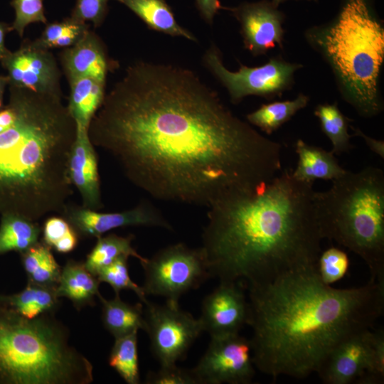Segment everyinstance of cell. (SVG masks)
Segmentation results:
<instances>
[{"mask_svg":"<svg viewBox=\"0 0 384 384\" xmlns=\"http://www.w3.org/2000/svg\"><path fill=\"white\" fill-rule=\"evenodd\" d=\"M314 114L319 120L322 132L331 141L334 154L347 153L353 149L350 142L352 136L348 133L352 120L341 112L337 102L318 105Z\"/></svg>","mask_w":384,"mask_h":384,"instance_id":"obj_29","label":"cell"},{"mask_svg":"<svg viewBox=\"0 0 384 384\" xmlns=\"http://www.w3.org/2000/svg\"><path fill=\"white\" fill-rule=\"evenodd\" d=\"M147 384H198L192 370L183 369L174 365L161 366L155 372L148 373Z\"/></svg>","mask_w":384,"mask_h":384,"instance_id":"obj_36","label":"cell"},{"mask_svg":"<svg viewBox=\"0 0 384 384\" xmlns=\"http://www.w3.org/2000/svg\"><path fill=\"white\" fill-rule=\"evenodd\" d=\"M272 2L245 3L230 9L241 26L245 48L253 55L265 54L282 46L284 15Z\"/></svg>","mask_w":384,"mask_h":384,"instance_id":"obj_16","label":"cell"},{"mask_svg":"<svg viewBox=\"0 0 384 384\" xmlns=\"http://www.w3.org/2000/svg\"><path fill=\"white\" fill-rule=\"evenodd\" d=\"M133 238V235L123 237L114 233L97 238L95 245L87 255L85 267L96 276L101 269L122 256L136 257L140 263L146 261V258L132 246Z\"/></svg>","mask_w":384,"mask_h":384,"instance_id":"obj_27","label":"cell"},{"mask_svg":"<svg viewBox=\"0 0 384 384\" xmlns=\"http://www.w3.org/2000/svg\"><path fill=\"white\" fill-rule=\"evenodd\" d=\"M127 257L117 258L112 263L101 269L96 274L100 282L109 284L115 294H119L122 290L134 292L142 302L146 304L148 300L142 287L134 282L129 273Z\"/></svg>","mask_w":384,"mask_h":384,"instance_id":"obj_33","label":"cell"},{"mask_svg":"<svg viewBox=\"0 0 384 384\" xmlns=\"http://www.w3.org/2000/svg\"><path fill=\"white\" fill-rule=\"evenodd\" d=\"M354 132V135L361 137L368 148L373 153L379 156L381 159H384V142L370 137L364 134L359 128L350 126Z\"/></svg>","mask_w":384,"mask_h":384,"instance_id":"obj_39","label":"cell"},{"mask_svg":"<svg viewBox=\"0 0 384 384\" xmlns=\"http://www.w3.org/2000/svg\"><path fill=\"white\" fill-rule=\"evenodd\" d=\"M108 363L127 383H139L137 331L115 338Z\"/></svg>","mask_w":384,"mask_h":384,"instance_id":"obj_30","label":"cell"},{"mask_svg":"<svg viewBox=\"0 0 384 384\" xmlns=\"http://www.w3.org/2000/svg\"><path fill=\"white\" fill-rule=\"evenodd\" d=\"M141 265L145 294L164 297L174 304H178L181 295L210 277L201 247L193 249L181 242L159 250Z\"/></svg>","mask_w":384,"mask_h":384,"instance_id":"obj_9","label":"cell"},{"mask_svg":"<svg viewBox=\"0 0 384 384\" xmlns=\"http://www.w3.org/2000/svg\"><path fill=\"white\" fill-rule=\"evenodd\" d=\"M47 313L25 318L0 306V384H90L93 366Z\"/></svg>","mask_w":384,"mask_h":384,"instance_id":"obj_6","label":"cell"},{"mask_svg":"<svg viewBox=\"0 0 384 384\" xmlns=\"http://www.w3.org/2000/svg\"><path fill=\"white\" fill-rule=\"evenodd\" d=\"M61 214L79 236L100 238L119 228L159 227L173 230L172 225L152 203L144 201L134 208L114 213H102L78 205H66Z\"/></svg>","mask_w":384,"mask_h":384,"instance_id":"obj_14","label":"cell"},{"mask_svg":"<svg viewBox=\"0 0 384 384\" xmlns=\"http://www.w3.org/2000/svg\"><path fill=\"white\" fill-rule=\"evenodd\" d=\"M129 9L146 25L158 32L197 41L196 36L180 26L165 0H114Z\"/></svg>","mask_w":384,"mask_h":384,"instance_id":"obj_23","label":"cell"},{"mask_svg":"<svg viewBox=\"0 0 384 384\" xmlns=\"http://www.w3.org/2000/svg\"><path fill=\"white\" fill-rule=\"evenodd\" d=\"M43 242L59 253H68L78 245L79 235L63 217L46 219L43 228Z\"/></svg>","mask_w":384,"mask_h":384,"instance_id":"obj_32","label":"cell"},{"mask_svg":"<svg viewBox=\"0 0 384 384\" xmlns=\"http://www.w3.org/2000/svg\"><path fill=\"white\" fill-rule=\"evenodd\" d=\"M349 260L347 254L335 247L321 252L317 261V270L321 281L330 285L341 279L347 272Z\"/></svg>","mask_w":384,"mask_h":384,"instance_id":"obj_34","label":"cell"},{"mask_svg":"<svg viewBox=\"0 0 384 384\" xmlns=\"http://www.w3.org/2000/svg\"><path fill=\"white\" fill-rule=\"evenodd\" d=\"M252 353L250 341L239 333L213 336L191 370L198 384H248L255 373Z\"/></svg>","mask_w":384,"mask_h":384,"instance_id":"obj_12","label":"cell"},{"mask_svg":"<svg viewBox=\"0 0 384 384\" xmlns=\"http://www.w3.org/2000/svg\"><path fill=\"white\" fill-rule=\"evenodd\" d=\"M247 289L252 361L272 378L316 373L337 345L384 312V279L337 289L321 281L317 265Z\"/></svg>","mask_w":384,"mask_h":384,"instance_id":"obj_2","label":"cell"},{"mask_svg":"<svg viewBox=\"0 0 384 384\" xmlns=\"http://www.w3.org/2000/svg\"><path fill=\"white\" fill-rule=\"evenodd\" d=\"M309 97L299 93L292 100L277 101L262 105L258 109L247 115L248 122L271 134L288 122L298 111L306 107Z\"/></svg>","mask_w":384,"mask_h":384,"instance_id":"obj_28","label":"cell"},{"mask_svg":"<svg viewBox=\"0 0 384 384\" xmlns=\"http://www.w3.org/2000/svg\"><path fill=\"white\" fill-rule=\"evenodd\" d=\"M100 284L84 262L70 259L62 267L56 292L58 297L68 299L76 309L80 310L95 305V298L100 294Z\"/></svg>","mask_w":384,"mask_h":384,"instance_id":"obj_19","label":"cell"},{"mask_svg":"<svg viewBox=\"0 0 384 384\" xmlns=\"http://www.w3.org/2000/svg\"><path fill=\"white\" fill-rule=\"evenodd\" d=\"M286 0H272V3L275 5L276 6H278V5Z\"/></svg>","mask_w":384,"mask_h":384,"instance_id":"obj_42","label":"cell"},{"mask_svg":"<svg viewBox=\"0 0 384 384\" xmlns=\"http://www.w3.org/2000/svg\"><path fill=\"white\" fill-rule=\"evenodd\" d=\"M89 31L86 22L68 18L46 26L41 36L34 42L46 48H69L76 44Z\"/></svg>","mask_w":384,"mask_h":384,"instance_id":"obj_31","label":"cell"},{"mask_svg":"<svg viewBox=\"0 0 384 384\" xmlns=\"http://www.w3.org/2000/svg\"><path fill=\"white\" fill-rule=\"evenodd\" d=\"M88 130L77 127L68 166L72 186L76 187L85 208L98 210L103 207L97 157Z\"/></svg>","mask_w":384,"mask_h":384,"instance_id":"obj_17","label":"cell"},{"mask_svg":"<svg viewBox=\"0 0 384 384\" xmlns=\"http://www.w3.org/2000/svg\"><path fill=\"white\" fill-rule=\"evenodd\" d=\"M107 1L108 0H77L70 16L99 26L106 16Z\"/></svg>","mask_w":384,"mask_h":384,"instance_id":"obj_37","label":"cell"},{"mask_svg":"<svg viewBox=\"0 0 384 384\" xmlns=\"http://www.w3.org/2000/svg\"><path fill=\"white\" fill-rule=\"evenodd\" d=\"M7 84H9L7 76H0V110L2 107L4 92Z\"/></svg>","mask_w":384,"mask_h":384,"instance_id":"obj_41","label":"cell"},{"mask_svg":"<svg viewBox=\"0 0 384 384\" xmlns=\"http://www.w3.org/2000/svg\"><path fill=\"white\" fill-rule=\"evenodd\" d=\"M321 236L358 255L370 277L384 279V172L346 170L331 188L314 193Z\"/></svg>","mask_w":384,"mask_h":384,"instance_id":"obj_7","label":"cell"},{"mask_svg":"<svg viewBox=\"0 0 384 384\" xmlns=\"http://www.w3.org/2000/svg\"><path fill=\"white\" fill-rule=\"evenodd\" d=\"M41 228L37 221L15 213L1 214L0 255L11 251L21 253L38 242Z\"/></svg>","mask_w":384,"mask_h":384,"instance_id":"obj_26","label":"cell"},{"mask_svg":"<svg viewBox=\"0 0 384 384\" xmlns=\"http://www.w3.org/2000/svg\"><path fill=\"white\" fill-rule=\"evenodd\" d=\"M306 37L332 69L343 99L363 117L383 110L379 78L384 61V29L366 0H346L334 21Z\"/></svg>","mask_w":384,"mask_h":384,"instance_id":"obj_5","label":"cell"},{"mask_svg":"<svg viewBox=\"0 0 384 384\" xmlns=\"http://www.w3.org/2000/svg\"><path fill=\"white\" fill-rule=\"evenodd\" d=\"M16 117L0 130V213L37 221L73 194L68 166L76 123L62 95L10 85Z\"/></svg>","mask_w":384,"mask_h":384,"instance_id":"obj_4","label":"cell"},{"mask_svg":"<svg viewBox=\"0 0 384 384\" xmlns=\"http://www.w3.org/2000/svg\"><path fill=\"white\" fill-rule=\"evenodd\" d=\"M298 155L296 169L292 171L297 180L312 183L316 179L334 180L343 175L346 170L342 168L335 154L319 146L310 145L302 139L295 144Z\"/></svg>","mask_w":384,"mask_h":384,"instance_id":"obj_20","label":"cell"},{"mask_svg":"<svg viewBox=\"0 0 384 384\" xmlns=\"http://www.w3.org/2000/svg\"><path fill=\"white\" fill-rule=\"evenodd\" d=\"M240 282H220L207 295L199 318L210 337L238 334L247 324L248 304Z\"/></svg>","mask_w":384,"mask_h":384,"instance_id":"obj_15","label":"cell"},{"mask_svg":"<svg viewBox=\"0 0 384 384\" xmlns=\"http://www.w3.org/2000/svg\"><path fill=\"white\" fill-rule=\"evenodd\" d=\"M20 255L28 282L57 287L62 267L50 247L43 242H38Z\"/></svg>","mask_w":384,"mask_h":384,"instance_id":"obj_25","label":"cell"},{"mask_svg":"<svg viewBox=\"0 0 384 384\" xmlns=\"http://www.w3.org/2000/svg\"><path fill=\"white\" fill-rule=\"evenodd\" d=\"M314 193L286 169L208 208L201 249L210 277L248 288L316 266L323 238Z\"/></svg>","mask_w":384,"mask_h":384,"instance_id":"obj_3","label":"cell"},{"mask_svg":"<svg viewBox=\"0 0 384 384\" xmlns=\"http://www.w3.org/2000/svg\"><path fill=\"white\" fill-rule=\"evenodd\" d=\"M203 63L226 89L234 103L250 95L267 98L280 96L290 89L294 73L302 67L301 64L289 63L277 56L259 67L250 68L240 64L239 70L233 72L224 65L220 52L215 45L206 51Z\"/></svg>","mask_w":384,"mask_h":384,"instance_id":"obj_10","label":"cell"},{"mask_svg":"<svg viewBox=\"0 0 384 384\" xmlns=\"http://www.w3.org/2000/svg\"><path fill=\"white\" fill-rule=\"evenodd\" d=\"M60 59L68 79L87 76L106 82L112 65L100 38L90 30L76 44L64 49Z\"/></svg>","mask_w":384,"mask_h":384,"instance_id":"obj_18","label":"cell"},{"mask_svg":"<svg viewBox=\"0 0 384 384\" xmlns=\"http://www.w3.org/2000/svg\"><path fill=\"white\" fill-rule=\"evenodd\" d=\"M11 5L15 11V19L11 28L20 37L23 36L25 28L30 23H46L43 0H13Z\"/></svg>","mask_w":384,"mask_h":384,"instance_id":"obj_35","label":"cell"},{"mask_svg":"<svg viewBox=\"0 0 384 384\" xmlns=\"http://www.w3.org/2000/svg\"><path fill=\"white\" fill-rule=\"evenodd\" d=\"M316 373L326 384L383 383V329H366L348 337L329 353Z\"/></svg>","mask_w":384,"mask_h":384,"instance_id":"obj_8","label":"cell"},{"mask_svg":"<svg viewBox=\"0 0 384 384\" xmlns=\"http://www.w3.org/2000/svg\"><path fill=\"white\" fill-rule=\"evenodd\" d=\"M195 1L201 16L208 23H213L215 14L223 8L219 0Z\"/></svg>","mask_w":384,"mask_h":384,"instance_id":"obj_38","label":"cell"},{"mask_svg":"<svg viewBox=\"0 0 384 384\" xmlns=\"http://www.w3.org/2000/svg\"><path fill=\"white\" fill-rule=\"evenodd\" d=\"M9 85L36 92L62 95L61 73L54 55L34 41L26 42L1 60Z\"/></svg>","mask_w":384,"mask_h":384,"instance_id":"obj_13","label":"cell"},{"mask_svg":"<svg viewBox=\"0 0 384 384\" xmlns=\"http://www.w3.org/2000/svg\"><path fill=\"white\" fill-rule=\"evenodd\" d=\"M68 81L70 88L68 111L77 127L88 130L105 96L106 82L87 76L73 77Z\"/></svg>","mask_w":384,"mask_h":384,"instance_id":"obj_21","label":"cell"},{"mask_svg":"<svg viewBox=\"0 0 384 384\" xmlns=\"http://www.w3.org/2000/svg\"><path fill=\"white\" fill-rule=\"evenodd\" d=\"M88 134L133 184L161 201L208 209L255 191L282 169V145L178 65L129 66L105 95Z\"/></svg>","mask_w":384,"mask_h":384,"instance_id":"obj_1","label":"cell"},{"mask_svg":"<svg viewBox=\"0 0 384 384\" xmlns=\"http://www.w3.org/2000/svg\"><path fill=\"white\" fill-rule=\"evenodd\" d=\"M101 319L105 328L114 338L124 336L139 329L145 330L146 324L142 303L134 305L123 302L119 294L106 299L101 294Z\"/></svg>","mask_w":384,"mask_h":384,"instance_id":"obj_24","label":"cell"},{"mask_svg":"<svg viewBox=\"0 0 384 384\" xmlns=\"http://www.w3.org/2000/svg\"><path fill=\"white\" fill-rule=\"evenodd\" d=\"M10 30L12 28L9 25L0 23V60H3L10 52L4 43L6 33Z\"/></svg>","mask_w":384,"mask_h":384,"instance_id":"obj_40","label":"cell"},{"mask_svg":"<svg viewBox=\"0 0 384 384\" xmlns=\"http://www.w3.org/2000/svg\"><path fill=\"white\" fill-rule=\"evenodd\" d=\"M60 305L56 287L31 282H27L26 287L18 293L0 294V306L30 319L44 314L55 313Z\"/></svg>","mask_w":384,"mask_h":384,"instance_id":"obj_22","label":"cell"},{"mask_svg":"<svg viewBox=\"0 0 384 384\" xmlns=\"http://www.w3.org/2000/svg\"><path fill=\"white\" fill-rule=\"evenodd\" d=\"M145 331L151 348L161 366L176 364L186 353L203 331L199 319L179 309L178 304H145Z\"/></svg>","mask_w":384,"mask_h":384,"instance_id":"obj_11","label":"cell"}]
</instances>
